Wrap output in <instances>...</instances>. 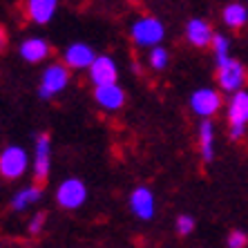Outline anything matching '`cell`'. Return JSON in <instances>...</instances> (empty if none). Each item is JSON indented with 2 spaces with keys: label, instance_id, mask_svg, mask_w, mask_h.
I'll return each mask as SVG.
<instances>
[{
  "label": "cell",
  "instance_id": "d6986e66",
  "mask_svg": "<svg viewBox=\"0 0 248 248\" xmlns=\"http://www.w3.org/2000/svg\"><path fill=\"white\" fill-rule=\"evenodd\" d=\"M213 52H215V61H217V67L231 61V41L226 38L224 34H215L213 38Z\"/></svg>",
  "mask_w": 248,
  "mask_h": 248
},
{
  "label": "cell",
  "instance_id": "ffe728a7",
  "mask_svg": "<svg viewBox=\"0 0 248 248\" xmlns=\"http://www.w3.org/2000/svg\"><path fill=\"white\" fill-rule=\"evenodd\" d=\"M150 65H152V69H156V72H161V69L168 67V52L161 45L150 47Z\"/></svg>",
  "mask_w": 248,
  "mask_h": 248
},
{
  "label": "cell",
  "instance_id": "52a82bcc",
  "mask_svg": "<svg viewBox=\"0 0 248 248\" xmlns=\"http://www.w3.org/2000/svg\"><path fill=\"white\" fill-rule=\"evenodd\" d=\"M217 81H219V87L224 92L232 94L237 90H242L244 81H246V69H244V65L239 61L231 58L228 63L217 67Z\"/></svg>",
  "mask_w": 248,
  "mask_h": 248
},
{
  "label": "cell",
  "instance_id": "30bf717a",
  "mask_svg": "<svg viewBox=\"0 0 248 248\" xmlns=\"http://www.w3.org/2000/svg\"><path fill=\"white\" fill-rule=\"evenodd\" d=\"M87 72H90V78H92L94 87L103 85V83H114L119 78V69H116L114 61L110 56H105V54L94 58L92 65L87 67Z\"/></svg>",
  "mask_w": 248,
  "mask_h": 248
},
{
  "label": "cell",
  "instance_id": "603a6c76",
  "mask_svg": "<svg viewBox=\"0 0 248 248\" xmlns=\"http://www.w3.org/2000/svg\"><path fill=\"white\" fill-rule=\"evenodd\" d=\"M43 228H45V213H36L34 217H31V221H29L27 231H29V235L36 237L43 232Z\"/></svg>",
  "mask_w": 248,
  "mask_h": 248
},
{
  "label": "cell",
  "instance_id": "8992f818",
  "mask_svg": "<svg viewBox=\"0 0 248 248\" xmlns=\"http://www.w3.org/2000/svg\"><path fill=\"white\" fill-rule=\"evenodd\" d=\"M49 168H52V141H49V134H38L34 145V161H31L34 179L38 184L49 177Z\"/></svg>",
  "mask_w": 248,
  "mask_h": 248
},
{
  "label": "cell",
  "instance_id": "9a60e30c",
  "mask_svg": "<svg viewBox=\"0 0 248 248\" xmlns=\"http://www.w3.org/2000/svg\"><path fill=\"white\" fill-rule=\"evenodd\" d=\"M58 0H27V16L36 25H47L56 16Z\"/></svg>",
  "mask_w": 248,
  "mask_h": 248
},
{
  "label": "cell",
  "instance_id": "44dd1931",
  "mask_svg": "<svg viewBox=\"0 0 248 248\" xmlns=\"http://www.w3.org/2000/svg\"><path fill=\"white\" fill-rule=\"evenodd\" d=\"M174 228H177V235L179 237H188L195 231V219H192L190 215H181L179 219H177V224H174Z\"/></svg>",
  "mask_w": 248,
  "mask_h": 248
},
{
  "label": "cell",
  "instance_id": "7a4b0ae2",
  "mask_svg": "<svg viewBox=\"0 0 248 248\" xmlns=\"http://www.w3.org/2000/svg\"><path fill=\"white\" fill-rule=\"evenodd\" d=\"M29 168V156L20 145H7L0 155V174L5 179H20Z\"/></svg>",
  "mask_w": 248,
  "mask_h": 248
},
{
  "label": "cell",
  "instance_id": "ac0fdd59",
  "mask_svg": "<svg viewBox=\"0 0 248 248\" xmlns=\"http://www.w3.org/2000/svg\"><path fill=\"white\" fill-rule=\"evenodd\" d=\"M221 18H224V23L228 25V27L239 29V27H244L248 20V7L242 5V2H231V5L224 9Z\"/></svg>",
  "mask_w": 248,
  "mask_h": 248
},
{
  "label": "cell",
  "instance_id": "277c9868",
  "mask_svg": "<svg viewBox=\"0 0 248 248\" xmlns=\"http://www.w3.org/2000/svg\"><path fill=\"white\" fill-rule=\"evenodd\" d=\"M69 83V72L65 65H49V67L43 72L41 78V87H38V96L41 98H52L56 96L58 92H63Z\"/></svg>",
  "mask_w": 248,
  "mask_h": 248
},
{
  "label": "cell",
  "instance_id": "4fadbf2b",
  "mask_svg": "<svg viewBox=\"0 0 248 248\" xmlns=\"http://www.w3.org/2000/svg\"><path fill=\"white\" fill-rule=\"evenodd\" d=\"M186 38L195 47H208L213 45L215 31L210 27V23H206L203 18H190L188 25H186Z\"/></svg>",
  "mask_w": 248,
  "mask_h": 248
},
{
  "label": "cell",
  "instance_id": "e0dca14e",
  "mask_svg": "<svg viewBox=\"0 0 248 248\" xmlns=\"http://www.w3.org/2000/svg\"><path fill=\"white\" fill-rule=\"evenodd\" d=\"M41 197H43V190L38 188V186H31V188H20V190L14 192V197H12V210L23 213V210H27L31 203L38 202Z\"/></svg>",
  "mask_w": 248,
  "mask_h": 248
},
{
  "label": "cell",
  "instance_id": "ba28073f",
  "mask_svg": "<svg viewBox=\"0 0 248 248\" xmlns=\"http://www.w3.org/2000/svg\"><path fill=\"white\" fill-rule=\"evenodd\" d=\"M130 210L134 213V217L143 221L155 217V195H152L150 188H145V186L134 188L132 195H130Z\"/></svg>",
  "mask_w": 248,
  "mask_h": 248
},
{
  "label": "cell",
  "instance_id": "2e32d148",
  "mask_svg": "<svg viewBox=\"0 0 248 248\" xmlns=\"http://www.w3.org/2000/svg\"><path fill=\"white\" fill-rule=\"evenodd\" d=\"M199 150L206 163L215 159V125L210 123V119H203L199 123Z\"/></svg>",
  "mask_w": 248,
  "mask_h": 248
},
{
  "label": "cell",
  "instance_id": "7402d4cb",
  "mask_svg": "<svg viewBox=\"0 0 248 248\" xmlns=\"http://www.w3.org/2000/svg\"><path fill=\"white\" fill-rule=\"evenodd\" d=\"M226 246H228V248H244V246H248V235L244 231H232L231 235L226 237Z\"/></svg>",
  "mask_w": 248,
  "mask_h": 248
},
{
  "label": "cell",
  "instance_id": "5b68a950",
  "mask_svg": "<svg viewBox=\"0 0 248 248\" xmlns=\"http://www.w3.org/2000/svg\"><path fill=\"white\" fill-rule=\"evenodd\" d=\"M190 108L197 116L202 119H210L213 114H217L221 108V94L213 87H199L197 92H192L190 96Z\"/></svg>",
  "mask_w": 248,
  "mask_h": 248
},
{
  "label": "cell",
  "instance_id": "9c48e42d",
  "mask_svg": "<svg viewBox=\"0 0 248 248\" xmlns=\"http://www.w3.org/2000/svg\"><path fill=\"white\" fill-rule=\"evenodd\" d=\"M94 58H96L94 49L90 45H85V43H72V45L65 47V52H63L65 65L72 69H87L92 65Z\"/></svg>",
  "mask_w": 248,
  "mask_h": 248
},
{
  "label": "cell",
  "instance_id": "8fae6325",
  "mask_svg": "<svg viewBox=\"0 0 248 248\" xmlns=\"http://www.w3.org/2000/svg\"><path fill=\"white\" fill-rule=\"evenodd\" d=\"M94 98L96 103L103 108V110H119L125 103V92L114 83H103V85H96L94 90Z\"/></svg>",
  "mask_w": 248,
  "mask_h": 248
},
{
  "label": "cell",
  "instance_id": "5bb4252c",
  "mask_svg": "<svg viewBox=\"0 0 248 248\" xmlns=\"http://www.w3.org/2000/svg\"><path fill=\"white\" fill-rule=\"evenodd\" d=\"M18 54L27 63H41V61H45L49 56V45H47V41L38 38V36H31V38H25L18 45Z\"/></svg>",
  "mask_w": 248,
  "mask_h": 248
},
{
  "label": "cell",
  "instance_id": "7c38bea8",
  "mask_svg": "<svg viewBox=\"0 0 248 248\" xmlns=\"http://www.w3.org/2000/svg\"><path fill=\"white\" fill-rule=\"evenodd\" d=\"M228 123L231 127H246L248 123V90L232 92L228 101Z\"/></svg>",
  "mask_w": 248,
  "mask_h": 248
},
{
  "label": "cell",
  "instance_id": "3957f363",
  "mask_svg": "<svg viewBox=\"0 0 248 248\" xmlns=\"http://www.w3.org/2000/svg\"><path fill=\"white\" fill-rule=\"evenodd\" d=\"M56 202L61 208L76 210L87 202V186L76 177H69L56 188Z\"/></svg>",
  "mask_w": 248,
  "mask_h": 248
},
{
  "label": "cell",
  "instance_id": "6da1fadb",
  "mask_svg": "<svg viewBox=\"0 0 248 248\" xmlns=\"http://www.w3.org/2000/svg\"><path fill=\"white\" fill-rule=\"evenodd\" d=\"M130 36H132L134 45L155 47V45H161L163 36H166V27H163V23L159 18L145 16V18H139L137 23H132Z\"/></svg>",
  "mask_w": 248,
  "mask_h": 248
}]
</instances>
